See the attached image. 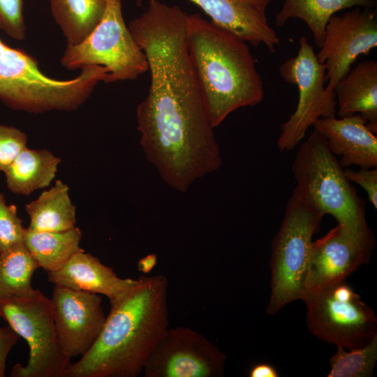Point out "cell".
I'll return each mask as SVG.
<instances>
[{"instance_id":"cell-12","label":"cell","mask_w":377,"mask_h":377,"mask_svg":"<svg viewBox=\"0 0 377 377\" xmlns=\"http://www.w3.org/2000/svg\"><path fill=\"white\" fill-rule=\"evenodd\" d=\"M377 47L376 9L352 8L334 15L326 24L324 38L316 53L326 69L327 92L334 94L337 83L349 72L360 55Z\"/></svg>"},{"instance_id":"cell-18","label":"cell","mask_w":377,"mask_h":377,"mask_svg":"<svg viewBox=\"0 0 377 377\" xmlns=\"http://www.w3.org/2000/svg\"><path fill=\"white\" fill-rule=\"evenodd\" d=\"M340 117L359 114L368 128L377 133V61L356 64L334 88Z\"/></svg>"},{"instance_id":"cell-22","label":"cell","mask_w":377,"mask_h":377,"mask_svg":"<svg viewBox=\"0 0 377 377\" xmlns=\"http://www.w3.org/2000/svg\"><path fill=\"white\" fill-rule=\"evenodd\" d=\"M82 237L76 226L59 232H38L27 228L24 244L39 267L52 272L62 268L75 253L83 251L80 246Z\"/></svg>"},{"instance_id":"cell-21","label":"cell","mask_w":377,"mask_h":377,"mask_svg":"<svg viewBox=\"0 0 377 377\" xmlns=\"http://www.w3.org/2000/svg\"><path fill=\"white\" fill-rule=\"evenodd\" d=\"M30 219L29 229L38 232H59L75 226L76 207L69 188L61 180L24 207Z\"/></svg>"},{"instance_id":"cell-13","label":"cell","mask_w":377,"mask_h":377,"mask_svg":"<svg viewBox=\"0 0 377 377\" xmlns=\"http://www.w3.org/2000/svg\"><path fill=\"white\" fill-rule=\"evenodd\" d=\"M374 246L371 232H358L337 223L311 243L304 292L317 291L345 281L369 260Z\"/></svg>"},{"instance_id":"cell-31","label":"cell","mask_w":377,"mask_h":377,"mask_svg":"<svg viewBox=\"0 0 377 377\" xmlns=\"http://www.w3.org/2000/svg\"><path fill=\"white\" fill-rule=\"evenodd\" d=\"M250 377H278L276 369L269 363L260 362L251 367L249 372Z\"/></svg>"},{"instance_id":"cell-9","label":"cell","mask_w":377,"mask_h":377,"mask_svg":"<svg viewBox=\"0 0 377 377\" xmlns=\"http://www.w3.org/2000/svg\"><path fill=\"white\" fill-rule=\"evenodd\" d=\"M306 323L319 339L345 349L358 348L377 334V318L345 281L304 292Z\"/></svg>"},{"instance_id":"cell-16","label":"cell","mask_w":377,"mask_h":377,"mask_svg":"<svg viewBox=\"0 0 377 377\" xmlns=\"http://www.w3.org/2000/svg\"><path fill=\"white\" fill-rule=\"evenodd\" d=\"M359 114L337 119L322 117L313 124L326 140L331 152L340 156L343 168H377V137Z\"/></svg>"},{"instance_id":"cell-1","label":"cell","mask_w":377,"mask_h":377,"mask_svg":"<svg viewBox=\"0 0 377 377\" xmlns=\"http://www.w3.org/2000/svg\"><path fill=\"white\" fill-rule=\"evenodd\" d=\"M149 71L148 94L136 110L140 145L161 179L183 193L221 165L214 128L188 61L161 59Z\"/></svg>"},{"instance_id":"cell-25","label":"cell","mask_w":377,"mask_h":377,"mask_svg":"<svg viewBox=\"0 0 377 377\" xmlns=\"http://www.w3.org/2000/svg\"><path fill=\"white\" fill-rule=\"evenodd\" d=\"M377 361V334L366 345L351 349L338 346L332 356L328 377H370Z\"/></svg>"},{"instance_id":"cell-23","label":"cell","mask_w":377,"mask_h":377,"mask_svg":"<svg viewBox=\"0 0 377 377\" xmlns=\"http://www.w3.org/2000/svg\"><path fill=\"white\" fill-rule=\"evenodd\" d=\"M67 45L82 43L101 22L108 0H49Z\"/></svg>"},{"instance_id":"cell-20","label":"cell","mask_w":377,"mask_h":377,"mask_svg":"<svg viewBox=\"0 0 377 377\" xmlns=\"http://www.w3.org/2000/svg\"><path fill=\"white\" fill-rule=\"evenodd\" d=\"M376 5L377 0H284L276 15L275 24L283 27L290 19L303 20L320 48L326 24L337 12L355 7L374 9Z\"/></svg>"},{"instance_id":"cell-8","label":"cell","mask_w":377,"mask_h":377,"mask_svg":"<svg viewBox=\"0 0 377 377\" xmlns=\"http://www.w3.org/2000/svg\"><path fill=\"white\" fill-rule=\"evenodd\" d=\"M61 63L68 70L105 67L109 82L134 80L148 70V62L126 25L121 0H108L104 15L82 43L67 45Z\"/></svg>"},{"instance_id":"cell-10","label":"cell","mask_w":377,"mask_h":377,"mask_svg":"<svg viewBox=\"0 0 377 377\" xmlns=\"http://www.w3.org/2000/svg\"><path fill=\"white\" fill-rule=\"evenodd\" d=\"M295 57L286 60L279 68L286 82L297 87L299 97L295 110L281 126L277 147L281 152L289 151L302 142L309 127L322 117H335L336 94L327 92L326 69L305 36L299 40Z\"/></svg>"},{"instance_id":"cell-29","label":"cell","mask_w":377,"mask_h":377,"mask_svg":"<svg viewBox=\"0 0 377 377\" xmlns=\"http://www.w3.org/2000/svg\"><path fill=\"white\" fill-rule=\"evenodd\" d=\"M347 179L362 187L367 192L369 201L377 208V168H360L354 170L351 168L344 170Z\"/></svg>"},{"instance_id":"cell-32","label":"cell","mask_w":377,"mask_h":377,"mask_svg":"<svg viewBox=\"0 0 377 377\" xmlns=\"http://www.w3.org/2000/svg\"><path fill=\"white\" fill-rule=\"evenodd\" d=\"M157 255L155 253L148 254L138 262V269L143 274H149L157 263Z\"/></svg>"},{"instance_id":"cell-2","label":"cell","mask_w":377,"mask_h":377,"mask_svg":"<svg viewBox=\"0 0 377 377\" xmlns=\"http://www.w3.org/2000/svg\"><path fill=\"white\" fill-rule=\"evenodd\" d=\"M168 281L162 274L138 279L110 306L91 348L68 366L64 377H136L169 328Z\"/></svg>"},{"instance_id":"cell-17","label":"cell","mask_w":377,"mask_h":377,"mask_svg":"<svg viewBox=\"0 0 377 377\" xmlns=\"http://www.w3.org/2000/svg\"><path fill=\"white\" fill-rule=\"evenodd\" d=\"M47 279L54 286L103 295L110 306L123 300L138 283V279L119 277L111 267L84 250L60 269L47 272Z\"/></svg>"},{"instance_id":"cell-5","label":"cell","mask_w":377,"mask_h":377,"mask_svg":"<svg viewBox=\"0 0 377 377\" xmlns=\"http://www.w3.org/2000/svg\"><path fill=\"white\" fill-rule=\"evenodd\" d=\"M296 182L293 194L330 214L354 231L370 232L365 202L347 179L325 138L316 129L300 143L292 163Z\"/></svg>"},{"instance_id":"cell-24","label":"cell","mask_w":377,"mask_h":377,"mask_svg":"<svg viewBox=\"0 0 377 377\" xmlns=\"http://www.w3.org/2000/svg\"><path fill=\"white\" fill-rule=\"evenodd\" d=\"M38 268L24 242L0 252V297L32 293L31 278Z\"/></svg>"},{"instance_id":"cell-3","label":"cell","mask_w":377,"mask_h":377,"mask_svg":"<svg viewBox=\"0 0 377 377\" xmlns=\"http://www.w3.org/2000/svg\"><path fill=\"white\" fill-rule=\"evenodd\" d=\"M186 37L214 128L233 111L263 100V82L247 43L198 13L188 14Z\"/></svg>"},{"instance_id":"cell-14","label":"cell","mask_w":377,"mask_h":377,"mask_svg":"<svg viewBox=\"0 0 377 377\" xmlns=\"http://www.w3.org/2000/svg\"><path fill=\"white\" fill-rule=\"evenodd\" d=\"M51 300L63 353L69 360L82 356L96 342L105 320L101 297L54 286Z\"/></svg>"},{"instance_id":"cell-11","label":"cell","mask_w":377,"mask_h":377,"mask_svg":"<svg viewBox=\"0 0 377 377\" xmlns=\"http://www.w3.org/2000/svg\"><path fill=\"white\" fill-rule=\"evenodd\" d=\"M226 355L206 337L184 326L168 328L148 359L145 377H219Z\"/></svg>"},{"instance_id":"cell-26","label":"cell","mask_w":377,"mask_h":377,"mask_svg":"<svg viewBox=\"0 0 377 377\" xmlns=\"http://www.w3.org/2000/svg\"><path fill=\"white\" fill-rule=\"evenodd\" d=\"M25 230L16 207L7 205L4 195L0 191V252L24 242Z\"/></svg>"},{"instance_id":"cell-6","label":"cell","mask_w":377,"mask_h":377,"mask_svg":"<svg viewBox=\"0 0 377 377\" xmlns=\"http://www.w3.org/2000/svg\"><path fill=\"white\" fill-rule=\"evenodd\" d=\"M324 216L295 195L289 198L272 244L268 313L274 314L286 304L301 299L313 236Z\"/></svg>"},{"instance_id":"cell-4","label":"cell","mask_w":377,"mask_h":377,"mask_svg":"<svg viewBox=\"0 0 377 377\" xmlns=\"http://www.w3.org/2000/svg\"><path fill=\"white\" fill-rule=\"evenodd\" d=\"M81 70L71 80L52 78L40 70L36 58L0 39V100L11 109L31 113L76 110L99 82L109 78L108 69L101 66Z\"/></svg>"},{"instance_id":"cell-28","label":"cell","mask_w":377,"mask_h":377,"mask_svg":"<svg viewBox=\"0 0 377 377\" xmlns=\"http://www.w3.org/2000/svg\"><path fill=\"white\" fill-rule=\"evenodd\" d=\"M27 135L17 128L0 124V171L4 172L27 147Z\"/></svg>"},{"instance_id":"cell-15","label":"cell","mask_w":377,"mask_h":377,"mask_svg":"<svg viewBox=\"0 0 377 377\" xmlns=\"http://www.w3.org/2000/svg\"><path fill=\"white\" fill-rule=\"evenodd\" d=\"M201 8L216 25L254 47L265 45L270 53L281 39L266 15L272 0H189ZM140 6L142 0H135Z\"/></svg>"},{"instance_id":"cell-19","label":"cell","mask_w":377,"mask_h":377,"mask_svg":"<svg viewBox=\"0 0 377 377\" xmlns=\"http://www.w3.org/2000/svg\"><path fill=\"white\" fill-rule=\"evenodd\" d=\"M61 160L45 149L26 147L3 172L8 188L17 195H29L50 186Z\"/></svg>"},{"instance_id":"cell-7","label":"cell","mask_w":377,"mask_h":377,"mask_svg":"<svg viewBox=\"0 0 377 377\" xmlns=\"http://www.w3.org/2000/svg\"><path fill=\"white\" fill-rule=\"evenodd\" d=\"M0 317L29 347L27 365L15 364L14 377H64L71 364L60 347L51 299L40 290L29 295L0 297Z\"/></svg>"},{"instance_id":"cell-27","label":"cell","mask_w":377,"mask_h":377,"mask_svg":"<svg viewBox=\"0 0 377 377\" xmlns=\"http://www.w3.org/2000/svg\"><path fill=\"white\" fill-rule=\"evenodd\" d=\"M24 0H0V29L16 40L26 36L23 15Z\"/></svg>"},{"instance_id":"cell-30","label":"cell","mask_w":377,"mask_h":377,"mask_svg":"<svg viewBox=\"0 0 377 377\" xmlns=\"http://www.w3.org/2000/svg\"><path fill=\"white\" fill-rule=\"evenodd\" d=\"M20 337L10 327H0V377L5 376L8 355Z\"/></svg>"}]
</instances>
